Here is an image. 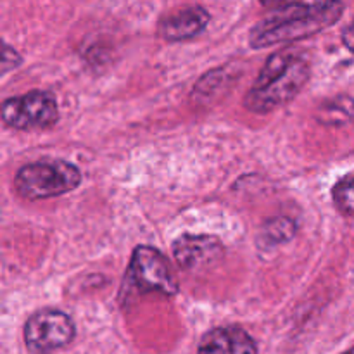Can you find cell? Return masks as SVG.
<instances>
[{
    "label": "cell",
    "mask_w": 354,
    "mask_h": 354,
    "mask_svg": "<svg viewBox=\"0 0 354 354\" xmlns=\"http://www.w3.org/2000/svg\"><path fill=\"white\" fill-rule=\"evenodd\" d=\"M311 76L310 61L297 50H279L266 59L261 73L244 97L251 113L266 114L294 99Z\"/></svg>",
    "instance_id": "obj_2"
},
{
    "label": "cell",
    "mask_w": 354,
    "mask_h": 354,
    "mask_svg": "<svg viewBox=\"0 0 354 354\" xmlns=\"http://www.w3.org/2000/svg\"><path fill=\"white\" fill-rule=\"evenodd\" d=\"M346 0H292L275 7L249 33L252 48L304 40L341 19Z\"/></svg>",
    "instance_id": "obj_1"
},
{
    "label": "cell",
    "mask_w": 354,
    "mask_h": 354,
    "mask_svg": "<svg viewBox=\"0 0 354 354\" xmlns=\"http://www.w3.org/2000/svg\"><path fill=\"white\" fill-rule=\"evenodd\" d=\"M211 21V14L201 6L173 10L159 19L158 35L166 41H183L203 33Z\"/></svg>",
    "instance_id": "obj_8"
},
{
    "label": "cell",
    "mask_w": 354,
    "mask_h": 354,
    "mask_svg": "<svg viewBox=\"0 0 354 354\" xmlns=\"http://www.w3.org/2000/svg\"><path fill=\"white\" fill-rule=\"evenodd\" d=\"M259 2H261L265 7H273V9H275V7L282 6V3L287 2V0H259Z\"/></svg>",
    "instance_id": "obj_15"
},
{
    "label": "cell",
    "mask_w": 354,
    "mask_h": 354,
    "mask_svg": "<svg viewBox=\"0 0 354 354\" xmlns=\"http://www.w3.org/2000/svg\"><path fill=\"white\" fill-rule=\"evenodd\" d=\"M332 201L344 216H354V175H346L332 189Z\"/></svg>",
    "instance_id": "obj_11"
},
{
    "label": "cell",
    "mask_w": 354,
    "mask_h": 354,
    "mask_svg": "<svg viewBox=\"0 0 354 354\" xmlns=\"http://www.w3.org/2000/svg\"><path fill=\"white\" fill-rule=\"evenodd\" d=\"M296 223L290 218H273V220L266 221L263 227V234L268 237L270 242L273 244H282V242H289L290 239L296 235Z\"/></svg>",
    "instance_id": "obj_12"
},
{
    "label": "cell",
    "mask_w": 354,
    "mask_h": 354,
    "mask_svg": "<svg viewBox=\"0 0 354 354\" xmlns=\"http://www.w3.org/2000/svg\"><path fill=\"white\" fill-rule=\"evenodd\" d=\"M344 354H354V348H353V349H349V351H348V353H344Z\"/></svg>",
    "instance_id": "obj_16"
},
{
    "label": "cell",
    "mask_w": 354,
    "mask_h": 354,
    "mask_svg": "<svg viewBox=\"0 0 354 354\" xmlns=\"http://www.w3.org/2000/svg\"><path fill=\"white\" fill-rule=\"evenodd\" d=\"M24 344L31 354H52L66 348L76 335L71 317L61 310H38L24 324Z\"/></svg>",
    "instance_id": "obj_6"
},
{
    "label": "cell",
    "mask_w": 354,
    "mask_h": 354,
    "mask_svg": "<svg viewBox=\"0 0 354 354\" xmlns=\"http://www.w3.org/2000/svg\"><path fill=\"white\" fill-rule=\"evenodd\" d=\"M180 290L178 280L165 256L151 245H138L131 252L127 277L121 286L120 303H128L142 294H161L173 297Z\"/></svg>",
    "instance_id": "obj_3"
},
{
    "label": "cell",
    "mask_w": 354,
    "mask_h": 354,
    "mask_svg": "<svg viewBox=\"0 0 354 354\" xmlns=\"http://www.w3.org/2000/svg\"><path fill=\"white\" fill-rule=\"evenodd\" d=\"M0 120L14 130H44L59 120L57 100L50 92L31 90L0 104Z\"/></svg>",
    "instance_id": "obj_5"
},
{
    "label": "cell",
    "mask_w": 354,
    "mask_h": 354,
    "mask_svg": "<svg viewBox=\"0 0 354 354\" xmlns=\"http://www.w3.org/2000/svg\"><path fill=\"white\" fill-rule=\"evenodd\" d=\"M82 183V171L68 161L30 162L17 169L14 189L24 201L64 196Z\"/></svg>",
    "instance_id": "obj_4"
},
{
    "label": "cell",
    "mask_w": 354,
    "mask_h": 354,
    "mask_svg": "<svg viewBox=\"0 0 354 354\" xmlns=\"http://www.w3.org/2000/svg\"><path fill=\"white\" fill-rule=\"evenodd\" d=\"M342 44L346 45V48H348L349 52L354 54V21L342 31Z\"/></svg>",
    "instance_id": "obj_14"
},
{
    "label": "cell",
    "mask_w": 354,
    "mask_h": 354,
    "mask_svg": "<svg viewBox=\"0 0 354 354\" xmlns=\"http://www.w3.org/2000/svg\"><path fill=\"white\" fill-rule=\"evenodd\" d=\"M21 62H23V57L17 54L16 48H12L10 45L0 44V76L16 69Z\"/></svg>",
    "instance_id": "obj_13"
},
{
    "label": "cell",
    "mask_w": 354,
    "mask_h": 354,
    "mask_svg": "<svg viewBox=\"0 0 354 354\" xmlns=\"http://www.w3.org/2000/svg\"><path fill=\"white\" fill-rule=\"evenodd\" d=\"M173 256L185 272L206 268L223 256V244L214 235H180L173 242Z\"/></svg>",
    "instance_id": "obj_7"
},
{
    "label": "cell",
    "mask_w": 354,
    "mask_h": 354,
    "mask_svg": "<svg viewBox=\"0 0 354 354\" xmlns=\"http://www.w3.org/2000/svg\"><path fill=\"white\" fill-rule=\"evenodd\" d=\"M197 354H258V346L244 328L220 327L204 335Z\"/></svg>",
    "instance_id": "obj_9"
},
{
    "label": "cell",
    "mask_w": 354,
    "mask_h": 354,
    "mask_svg": "<svg viewBox=\"0 0 354 354\" xmlns=\"http://www.w3.org/2000/svg\"><path fill=\"white\" fill-rule=\"evenodd\" d=\"M317 118L320 123L328 124V127H339V124L349 123L354 118V100L348 95L327 100L324 106H320Z\"/></svg>",
    "instance_id": "obj_10"
}]
</instances>
